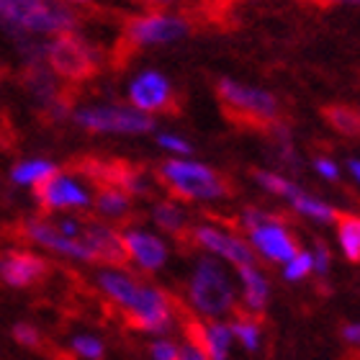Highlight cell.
I'll use <instances>...</instances> for the list:
<instances>
[{
	"instance_id": "6da1fadb",
	"label": "cell",
	"mask_w": 360,
	"mask_h": 360,
	"mask_svg": "<svg viewBox=\"0 0 360 360\" xmlns=\"http://www.w3.org/2000/svg\"><path fill=\"white\" fill-rule=\"evenodd\" d=\"M75 8L62 0H0V29L13 39L60 37L77 31Z\"/></svg>"
},
{
	"instance_id": "7a4b0ae2",
	"label": "cell",
	"mask_w": 360,
	"mask_h": 360,
	"mask_svg": "<svg viewBox=\"0 0 360 360\" xmlns=\"http://www.w3.org/2000/svg\"><path fill=\"white\" fill-rule=\"evenodd\" d=\"M160 183L170 191V198L188 203H211L229 195L226 180L193 158H167L158 167Z\"/></svg>"
},
{
	"instance_id": "3957f363",
	"label": "cell",
	"mask_w": 360,
	"mask_h": 360,
	"mask_svg": "<svg viewBox=\"0 0 360 360\" xmlns=\"http://www.w3.org/2000/svg\"><path fill=\"white\" fill-rule=\"evenodd\" d=\"M188 304L198 316L219 319L237 304V291L226 268L217 257L203 255L195 260L193 276L188 281Z\"/></svg>"
},
{
	"instance_id": "277c9868",
	"label": "cell",
	"mask_w": 360,
	"mask_h": 360,
	"mask_svg": "<svg viewBox=\"0 0 360 360\" xmlns=\"http://www.w3.org/2000/svg\"><path fill=\"white\" fill-rule=\"evenodd\" d=\"M237 224L245 229V240H248L250 250L255 252V257L260 255L268 263H288L296 252H299V245H296V237L288 232L283 217H278L273 211L260 209V206H248V209L240 214V221Z\"/></svg>"
},
{
	"instance_id": "5b68a950",
	"label": "cell",
	"mask_w": 360,
	"mask_h": 360,
	"mask_svg": "<svg viewBox=\"0 0 360 360\" xmlns=\"http://www.w3.org/2000/svg\"><path fill=\"white\" fill-rule=\"evenodd\" d=\"M44 65L57 80L85 83L101 68V54L77 31H68L44 44Z\"/></svg>"
},
{
	"instance_id": "8992f818",
	"label": "cell",
	"mask_w": 360,
	"mask_h": 360,
	"mask_svg": "<svg viewBox=\"0 0 360 360\" xmlns=\"http://www.w3.org/2000/svg\"><path fill=\"white\" fill-rule=\"evenodd\" d=\"M72 124L93 134H124V136H142L155 131V116L139 113L131 105L121 103H98L80 105L72 111Z\"/></svg>"
},
{
	"instance_id": "52a82bcc",
	"label": "cell",
	"mask_w": 360,
	"mask_h": 360,
	"mask_svg": "<svg viewBox=\"0 0 360 360\" xmlns=\"http://www.w3.org/2000/svg\"><path fill=\"white\" fill-rule=\"evenodd\" d=\"M217 93L234 119L260 124V127H273L276 121H281V103L268 90L245 85L232 77H221L217 83Z\"/></svg>"
},
{
	"instance_id": "ba28073f",
	"label": "cell",
	"mask_w": 360,
	"mask_h": 360,
	"mask_svg": "<svg viewBox=\"0 0 360 360\" xmlns=\"http://www.w3.org/2000/svg\"><path fill=\"white\" fill-rule=\"evenodd\" d=\"M191 34V21L180 13L150 11L131 18L124 29V41L131 49H150V46L178 44Z\"/></svg>"
},
{
	"instance_id": "9c48e42d",
	"label": "cell",
	"mask_w": 360,
	"mask_h": 360,
	"mask_svg": "<svg viewBox=\"0 0 360 360\" xmlns=\"http://www.w3.org/2000/svg\"><path fill=\"white\" fill-rule=\"evenodd\" d=\"M34 198L41 211L49 214H72V211H88L93 206V193L83 180L72 173H57L46 178L41 186L34 188Z\"/></svg>"
},
{
	"instance_id": "30bf717a",
	"label": "cell",
	"mask_w": 360,
	"mask_h": 360,
	"mask_svg": "<svg viewBox=\"0 0 360 360\" xmlns=\"http://www.w3.org/2000/svg\"><path fill=\"white\" fill-rule=\"evenodd\" d=\"M173 301L162 288L152 283L139 285L134 304L127 309V319L131 327L152 335H165L173 327Z\"/></svg>"
},
{
	"instance_id": "8fae6325",
	"label": "cell",
	"mask_w": 360,
	"mask_h": 360,
	"mask_svg": "<svg viewBox=\"0 0 360 360\" xmlns=\"http://www.w3.org/2000/svg\"><path fill=\"white\" fill-rule=\"evenodd\" d=\"M191 240L195 242V248L206 250L211 257L217 260H226L232 263L234 268H245V265H257L255 252L250 250L248 240L240 237L237 232H229V229H221L217 224H195L191 229Z\"/></svg>"
},
{
	"instance_id": "7c38bea8",
	"label": "cell",
	"mask_w": 360,
	"mask_h": 360,
	"mask_svg": "<svg viewBox=\"0 0 360 360\" xmlns=\"http://www.w3.org/2000/svg\"><path fill=\"white\" fill-rule=\"evenodd\" d=\"M127 98L131 108H136L139 113H147V116H155V113L170 111L175 93L173 83L162 72H158V70H142V72H136L129 80Z\"/></svg>"
},
{
	"instance_id": "4fadbf2b",
	"label": "cell",
	"mask_w": 360,
	"mask_h": 360,
	"mask_svg": "<svg viewBox=\"0 0 360 360\" xmlns=\"http://www.w3.org/2000/svg\"><path fill=\"white\" fill-rule=\"evenodd\" d=\"M23 237L39 248L49 250L54 255H62V257H70V260H77V263H93V257H90L88 248H85L80 240H70L65 234H60L54 229V224L49 221V217H34V219H26L21 226Z\"/></svg>"
},
{
	"instance_id": "5bb4252c",
	"label": "cell",
	"mask_w": 360,
	"mask_h": 360,
	"mask_svg": "<svg viewBox=\"0 0 360 360\" xmlns=\"http://www.w3.org/2000/svg\"><path fill=\"white\" fill-rule=\"evenodd\" d=\"M80 242L88 248L93 263H103L108 268H124L129 263L124 245H121V232L105 224L101 219H88L83 224Z\"/></svg>"
},
{
	"instance_id": "9a60e30c",
	"label": "cell",
	"mask_w": 360,
	"mask_h": 360,
	"mask_svg": "<svg viewBox=\"0 0 360 360\" xmlns=\"http://www.w3.org/2000/svg\"><path fill=\"white\" fill-rule=\"evenodd\" d=\"M121 245H124L127 260H131L144 273H158L167 263V255H170L162 237H158L155 232H147V229H139V226L124 229L121 232Z\"/></svg>"
},
{
	"instance_id": "2e32d148",
	"label": "cell",
	"mask_w": 360,
	"mask_h": 360,
	"mask_svg": "<svg viewBox=\"0 0 360 360\" xmlns=\"http://www.w3.org/2000/svg\"><path fill=\"white\" fill-rule=\"evenodd\" d=\"M49 273V263L29 250H6L0 252V281L11 288H31L41 283Z\"/></svg>"
},
{
	"instance_id": "e0dca14e",
	"label": "cell",
	"mask_w": 360,
	"mask_h": 360,
	"mask_svg": "<svg viewBox=\"0 0 360 360\" xmlns=\"http://www.w3.org/2000/svg\"><path fill=\"white\" fill-rule=\"evenodd\" d=\"M186 335H188V342L198 347L206 355V360L229 358V347H232L234 338L226 322H219V319H209V322L191 319V322H186Z\"/></svg>"
},
{
	"instance_id": "ac0fdd59",
	"label": "cell",
	"mask_w": 360,
	"mask_h": 360,
	"mask_svg": "<svg viewBox=\"0 0 360 360\" xmlns=\"http://www.w3.org/2000/svg\"><path fill=\"white\" fill-rule=\"evenodd\" d=\"M98 288L108 296V301H113L116 307H121L127 311L131 304H134L136 293H139V285L142 281L131 273H127L124 268H103L98 273Z\"/></svg>"
},
{
	"instance_id": "d6986e66",
	"label": "cell",
	"mask_w": 360,
	"mask_h": 360,
	"mask_svg": "<svg viewBox=\"0 0 360 360\" xmlns=\"http://www.w3.org/2000/svg\"><path fill=\"white\" fill-rule=\"evenodd\" d=\"M23 85H26V90H29L31 101L41 105L44 111L57 101V98L65 96L60 80L49 72V68H46L44 62H41V65H29V68H26V72H23Z\"/></svg>"
},
{
	"instance_id": "ffe728a7",
	"label": "cell",
	"mask_w": 360,
	"mask_h": 360,
	"mask_svg": "<svg viewBox=\"0 0 360 360\" xmlns=\"http://www.w3.org/2000/svg\"><path fill=\"white\" fill-rule=\"evenodd\" d=\"M237 273H240L242 299H245L248 314H263L265 307H268V296H270L268 278L263 276V270L257 268V265L237 268Z\"/></svg>"
},
{
	"instance_id": "44dd1931",
	"label": "cell",
	"mask_w": 360,
	"mask_h": 360,
	"mask_svg": "<svg viewBox=\"0 0 360 360\" xmlns=\"http://www.w3.org/2000/svg\"><path fill=\"white\" fill-rule=\"evenodd\" d=\"M285 203H288L299 217L311 219L316 224H335V219H338V214H340L332 203H327L324 198H319V195H314V193H309V191H304L301 186L293 188V193L285 198Z\"/></svg>"
},
{
	"instance_id": "7402d4cb",
	"label": "cell",
	"mask_w": 360,
	"mask_h": 360,
	"mask_svg": "<svg viewBox=\"0 0 360 360\" xmlns=\"http://www.w3.org/2000/svg\"><path fill=\"white\" fill-rule=\"evenodd\" d=\"M90 209H96L101 221H119V219H127L131 214L134 198L116 186H101L98 193L93 195V206Z\"/></svg>"
},
{
	"instance_id": "603a6c76",
	"label": "cell",
	"mask_w": 360,
	"mask_h": 360,
	"mask_svg": "<svg viewBox=\"0 0 360 360\" xmlns=\"http://www.w3.org/2000/svg\"><path fill=\"white\" fill-rule=\"evenodd\" d=\"M150 217H152V224L158 226V229H162L165 234H173V237H183L191 229V224H188V211L175 198L155 201L150 209Z\"/></svg>"
},
{
	"instance_id": "cb8c5ba5",
	"label": "cell",
	"mask_w": 360,
	"mask_h": 360,
	"mask_svg": "<svg viewBox=\"0 0 360 360\" xmlns=\"http://www.w3.org/2000/svg\"><path fill=\"white\" fill-rule=\"evenodd\" d=\"M60 167L57 162L49 158H29V160H21V162H15L11 167V183L18 188H37L41 186L46 178H52Z\"/></svg>"
},
{
	"instance_id": "d4e9b609",
	"label": "cell",
	"mask_w": 360,
	"mask_h": 360,
	"mask_svg": "<svg viewBox=\"0 0 360 360\" xmlns=\"http://www.w3.org/2000/svg\"><path fill=\"white\" fill-rule=\"evenodd\" d=\"M338 245L350 263L360 260V219L355 214H338Z\"/></svg>"
},
{
	"instance_id": "484cf974",
	"label": "cell",
	"mask_w": 360,
	"mask_h": 360,
	"mask_svg": "<svg viewBox=\"0 0 360 360\" xmlns=\"http://www.w3.org/2000/svg\"><path fill=\"white\" fill-rule=\"evenodd\" d=\"M324 119H327V124H330L338 134L358 136L360 116H358V108H353V105H347V103L327 105V108H324Z\"/></svg>"
},
{
	"instance_id": "4316f807",
	"label": "cell",
	"mask_w": 360,
	"mask_h": 360,
	"mask_svg": "<svg viewBox=\"0 0 360 360\" xmlns=\"http://www.w3.org/2000/svg\"><path fill=\"white\" fill-rule=\"evenodd\" d=\"M229 332H232V338H237L242 345L248 347L250 353H255L257 347H260V338H263V332H260V322L252 319V314H240L229 324Z\"/></svg>"
},
{
	"instance_id": "83f0119b",
	"label": "cell",
	"mask_w": 360,
	"mask_h": 360,
	"mask_svg": "<svg viewBox=\"0 0 360 360\" xmlns=\"http://www.w3.org/2000/svg\"><path fill=\"white\" fill-rule=\"evenodd\" d=\"M252 178H255V183L263 188V191H268V193L276 195V198H283V201L293 193V188L299 186V183H293V180H288L285 175L276 173V170H255Z\"/></svg>"
},
{
	"instance_id": "f1b7e54d",
	"label": "cell",
	"mask_w": 360,
	"mask_h": 360,
	"mask_svg": "<svg viewBox=\"0 0 360 360\" xmlns=\"http://www.w3.org/2000/svg\"><path fill=\"white\" fill-rule=\"evenodd\" d=\"M160 150L170 152V158H193V144L188 142L186 136L175 134V131H160L155 136Z\"/></svg>"
},
{
	"instance_id": "f546056e",
	"label": "cell",
	"mask_w": 360,
	"mask_h": 360,
	"mask_svg": "<svg viewBox=\"0 0 360 360\" xmlns=\"http://www.w3.org/2000/svg\"><path fill=\"white\" fill-rule=\"evenodd\" d=\"M309 276H311V252H307V250H299L288 263H283L285 281L296 283V281H304Z\"/></svg>"
},
{
	"instance_id": "4dcf8cb0",
	"label": "cell",
	"mask_w": 360,
	"mask_h": 360,
	"mask_svg": "<svg viewBox=\"0 0 360 360\" xmlns=\"http://www.w3.org/2000/svg\"><path fill=\"white\" fill-rule=\"evenodd\" d=\"M72 350L80 358H88V360L103 358V342L98 338H93V335H77V338H72Z\"/></svg>"
},
{
	"instance_id": "1f68e13d",
	"label": "cell",
	"mask_w": 360,
	"mask_h": 360,
	"mask_svg": "<svg viewBox=\"0 0 360 360\" xmlns=\"http://www.w3.org/2000/svg\"><path fill=\"white\" fill-rule=\"evenodd\" d=\"M311 167H314V173L322 180H330V183H338L340 180V165L330 155H316V158L311 160Z\"/></svg>"
},
{
	"instance_id": "d6a6232c",
	"label": "cell",
	"mask_w": 360,
	"mask_h": 360,
	"mask_svg": "<svg viewBox=\"0 0 360 360\" xmlns=\"http://www.w3.org/2000/svg\"><path fill=\"white\" fill-rule=\"evenodd\" d=\"M330 263H332L330 248H327L322 240H316L314 252H311V273H316V276H327V273H330Z\"/></svg>"
},
{
	"instance_id": "836d02e7",
	"label": "cell",
	"mask_w": 360,
	"mask_h": 360,
	"mask_svg": "<svg viewBox=\"0 0 360 360\" xmlns=\"http://www.w3.org/2000/svg\"><path fill=\"white\" fill-rule=\"evenodd\" d=\"M13 338L15 342H21L26 347H39L41 345V335H39L37 327H31V324H15L13 327Z\"/></svg>"
},
{
	"instance_id": "e575fe53",
	"label": "cell",
	"mask_w": 360,
	"mask_h": 360,
	"mask_svg": "<svg viewBox=\"0 0 360 360\" xmlns=\"http://www.w3.org/2000/svg\"><path fill=\"white\" fill-rule=\"evenodd\" d=\"M152 360H178V347L170 340H158L152 345Z\"/></svg>"
},
{
	"instance_id": "d590c367",
	"label": "cell",
	"mask_w": 360,
	"mask_h": 360,
	"mask_svg": "<svg viewBox=\"0 0 360 360\" xmlns=\"http://www.w3.org/2000/svg\"><path fill=\"white\" fill-rule=\"evenodd\" d=\"M178 360H206V355H203L195 345H191V342H188V345H183L178 350Z\"/></svg>"
},
{
	"instance_id": "8d00e7d4",
	"label": "cell",
	"mask_w": 360,
	"mask_h": 360,
	"mask_svg": "<svg viewBox=\"0 0 360 360\" xmlns=\"http://www.w3.org/2000/svg\"><path fill=\"white\" fill-rule=\"evenodd\" d=\"M342 338L350 342V345H358V340H360V327L358 324H345L342 327Z\"/></svg>"
},
{
	"instance_id": "74e56055",
	"label": "cell",
	"mask_w": 360,
	"mask_h": 360,
	"mask_svg": "<svg viewBox=\"0 0 360 360\" xmlns=\"http://www.w3.org/2000/svg\"><path fill=\"white\" fill-rule=\"evenodd\" d=\"M345 165H347V173H350V178L358 183V178H360V160L358 158H347Z\"/></svg>"
},
{
	"instance_id": "f35d334b",
	"label": "cell",
	"mask_w": 360,
	"mask_h": 360,
	"mask_svg": "<svg viewBox=\"0 0 360 360\" xmlns=\"http://www.w3.org/2000/svg\"><path fill=\"white\" fill-rule=\"evenodd\" d=\"M142 3H147L150 8H165V6H170L173 0H142Z\"/></svg>"
},
{
	"instance_id": "ab89813d",
	"label": "cell",
	"mask_w": 360,
	"mask_h": 360,
	"mask_svg": "<svg viewBox=\"0 0 360 360\" xmlns=\"http://www.w3.org/2000/svg\"><path fill=\"white\" fill-rule=\"evenodd\" d=\"M314 3H324V6H332V3H350V6H353L358 0H314Z\"/></svg>"
},
{
	"instance_id": "60d3db41",
	"label": "cell",
	"mask_w": 360,
	"mask_h": 360,
	"mask_svg": "<svg viewBox=\"0 0 360 360\" xmlns=\"http://www.w3.org/2000/svg\"><path fill=\"white\" fill-rule=\"evenodd\" d=\"M62 3H68V6H83V3H93V0H62Z\"/></svg>"
}]
</instances>
